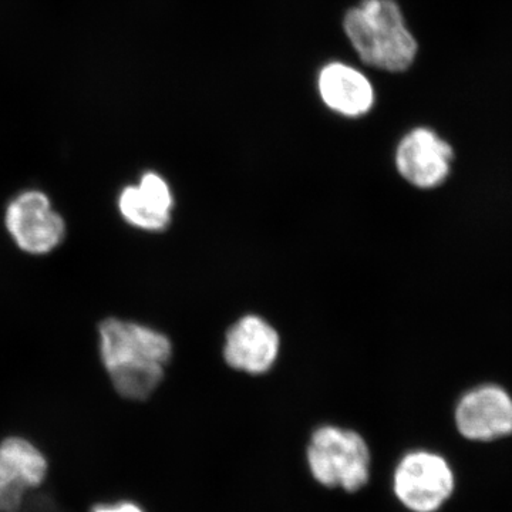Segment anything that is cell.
Listing matches in <instances>:
<instances>
[{"mask_svg":"<svg viewBox=\"0 0 512 512\" xmlns=\"http://www.w3.org/2000/svg\"><path fill=\"white\" fill-rule=\"evenodd\" d=\"M99 333L101 359L117 394L131 402L153 396L173 352L170 339L157 330L120 319L104 320Z\"/></svg>","mask_w":512,"mask_h":512,"instance_id":"6da1fadb","label":"cell"},{"mask_svg":"<svg viewBox=\"0 0 512 512\" xmlns=\"http://www.w3.org/2000/svg\"><path fill=\"white\" fill-rule=\"evenodd\" d=\"M343 30L360 60L384 72H406L419 53L396 0H362L346 13Z\"/></svg>","mask_w":512,"mask_h":512,"instance_id":"7a4b0ae2","label":"cell"},{"mask_svg":"<svg viewBox=\"0 0 512 512\" xmlns=\"http://www.w3.org/2000/svg\"><path fill=\"white\" fill-rule=\"evenodd\" d=\"M306 461L313 480L330 490L357 493L370 480V448L359 433L345 427L328 424L313 431Z\"/></svg>","mask_w":512,"mask_h":512,"instance_id":"3957f363","label":"cell"},{"mask_svg":"<svg viewBox=\"0 0 512 512\" xmlns=\"http://www.w3.org/2000/svg\"><path fill=\"white\" fill-rule=\"evenodd\" d=\"M454 488L453 468L433 451H410L394 468L393 493L410 512L439 511L450 500Z\"/></svg>","mask_w":512,"mask_h":512,"instance_id":"277c9868","label":"cell"},{"mask_svg":"<svg viewBox=\"0 0 512 512\" xmlns=\"http://www.w3.org/2000/svg\"><path fill=\"white\" fill-rule=\"evenodd\" d=\"M49 460L42 448L19 434L0 440V512H19L29 491L45 484Z\"/></svg>","mask_w":512,"mask_h":512,"instance_id":"5b68a950","label":"cell"},{"mask_svg":"<svg viewBox=\"0 0 512 512\" xmlns=\"http://www.w3.org/2000/svg\"><path fill=\"white\" fill-rule=\"evenodd\" d=\"M6 228L22 251L43 255L59 247L66 234L63 218L40 191H26L10 202Z\"/></svg>","mask_w":512,"mask_h":512,"instance_id":"8992f818","label":"cell"},{"mask_svg":"<svg viewBox=\"0 0 512 512\" xmlns=\"http://www.w3.org/2000/svg\"><path fill=\"white\" fill-rule=\"evenodd\" d=\"M453 148L427 127L407 133L396 150V165L404 180L419 188H434L450 173Z\"/></svg>","mask_w":512,"mask_h":512,"instance_id":"52a82bcc","label":"cell"},{"mask_svg":"<svg viewBox=\"0 0 512 512\" xmlns=\"http://www.w3.org/2000/svg\"><path fill=\"white\" fill-rule=\"evenodd\" d=\"M457 429L468 440L493 441L512 434V399L497 386L468 392L456 410Z\"/></svg>","mask_w":512,"mask_h":512,"instance_id":"ba28073f","label":"cell"},{"mask_svg":"<svg viewBox=\"0 0 512 512\" xmlns=\"http://www.w3.org/2000/svg\"><path fill=\"white\" fill-rule=\"evenodd\" d=\"M278 353V333L258 316H245L229 329L224 356L234 369L262 375L274 366Z\"/></svg>","mask_w":512,"mask_h":512,"instance_id":"9c48e42d","label":"cell"},{"mask_svg":"<svg viewBox=\"0 0 512 512\" xmlns=\"http://www.w3.org/2000/svg\"><path fill=\"white\" fill-rule=\"evenodd\" d=\"M318 92L329 110L343 117L365 116L375 106V87L365 73L343 62H332L320 69Z\"/></svg>","mask_w":512,"mask_h":512,"instance_id":"30bf717a","label":"cell"},{"mask_svg":"<svg viewBox=\"0 0 512 512\" xmlns=\"http://www.w3.org/2000/svg\"><path fill=\"white\" fill-rule=\"evenodd\" d=\"M174 207L170 185L157 173H146L138 185L124 188L119 198L121 215L133 227L163 231L171 222Z\"/></svg>","mask_w":512,"mask_h":512,"instance_id":"8fae6325","label":"cell"},{"mask_svg":"<svg viewBox=\"0 0 512 512\" xmlns=\"http://www.w3.org/2000/svg\"><path fill=\"white\" fill-rule=\"evenodd\" d=\"M89 512H147L143 505L133 500H116L110 503H97Z\"/></svg>","mask_w":512,"mask_h":512,"instance_id":"7c38bea8","label":"cell"}]
</instances>
